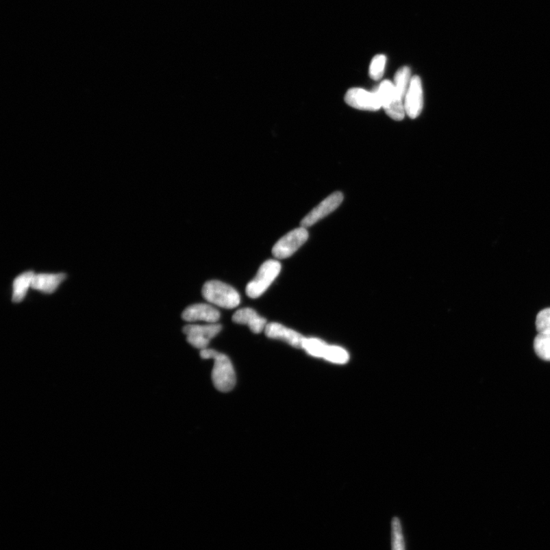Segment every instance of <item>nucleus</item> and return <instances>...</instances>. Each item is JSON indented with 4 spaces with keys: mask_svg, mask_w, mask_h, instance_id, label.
<instances>
[{
    "mask_svg": "<svg viewBox=\"0 0 550 550\" xmlns=\"http://www.w3.org/2000/svg\"><path fill=\"white\" fill-rule=\"evenodd\" d=\"M220 318V311L208 303L190 305L182 314V319L187 322L204 321L216 323Z\"/></svg>",
    "mask_w": 550,
    "mask_h": 550,
    "instance_id": "10",
    "label": "nucleus"
},
{
    "mask_svg": "<svg viewBox=\"0 0 550 550\" xmlns=\"http://www.w3.org/2000/svg\"><path fill=\"white\" fill-rule=\"evenodd\" d=\"M201 356L203 360H214L212 380L215 388L221 392H229L233 390L236 386V376L229 357L208 348L201 351Z\"/></svg>",
    "mask_w": 550,
    "mask_h": 550,
    "instance_id": "1",
    "label": "nucleus"
},
{
    "mask_svg": "<svg viewBox=\"0 0 550 550\" xmlns=\"http://www.w3.org/2000/svg\"><path fill=\"white\" fill-rule=\"evenodd\" d=\"M343 198L344 197L341 192H334V194L325 199L303 218L301 223V227L304 228L312 227L318 221H320L321 218L333 213L334 210L339 208L343 201Z\"/></svg>",
    "mask_w": 550,
    "mask_h": 550,
    "instance_id": "8",
    "label": "nucleus"
},
{
    "mask_svg": "<svg viewBox=\"0 0 550 550\" xmlns=\"http://www.w3.org/2000/svg\"><path fill=\"white\" fill-rule=\"evenodd\" d=\"M387 63V57L384 55H377L372 60L369 67V75L375 81H379L384 75Z\"/></svg>",
    "mask_w": 550,
    "mask_h": 550,
    "instance_id": "19",
    "label": "nucleus"
},
{
    "mask_svg": "<svg viewBox=\"0 0 550 550\" xmlns=\"http://www.w3.org/2000/svg\"><path fill=\"white\" fill-rule=\"evenodd\" d=\"M281 270L279 262L273 260L264 262L253 279L247 284L246 291L248 297L253 299L261 297L280 274Z\"/></svg>",
    "mask_w": 550,
    "mask_h": 550,
    "instance_id": "3",
    "label": "nucleus"
},
{
    "mask_svg": "<svg viewBox=\"0 0 550 550\" xmlns=\"http://www.w3.org/2000/svg\"><path fill=\"white\" fill-rule=\"evenodd\" d=\"M328 347L326 343L320 340L313 339V338H310V339L305 338L303 342V349L306 350L309 354L316 357L324 358Z\"/></svg>",
    "mask_w": 550,
    "mask_h": 550,
    "instance_id": "18",
    "label": "nucleus"
},
{
    "mask_svg": "<svg viewBox=\"0 0 550 550\" xmlns=\"http://www.w3.org/2000/svg\"><path fill=\"white\" fill-rule=\"evenodd\" d=\"M345 101L357 110L377 111L382 107V103L377 92H370L361 88H352L347 91Z\"/></svg>",
    "mask_w": 550,
    "mask_h": 550,
    "instance_id": "7",
    "label": "nucleus"
},
{
    "mask_svg": "<svg viewBox=\"0 0 550 550\" xmlns=\"http://www.w3.org/2000/svg\"><path fill=\"white\" fill-rule=\"evenodd\" d=\"M375 91L387 115L394 121H402L406 114L404 101L396 90L394 83L386 79L381 83Z\"/></svg>",
    "mask_w": 550,
    "mask_h": 550,
    "instance_id": "4",
    "label": "nucleus"
},
{
    "mask_svg": "<svg viewBox=\"0 0 550 550\" xmlns=\"http://www.w3.org/2000/svg\"><path fill=\"white\" fill-rule=\"evenodd\" d=\"M325 359L338 363L347 362L349 355L346 351L336 347H329Z\"/></svg>",
    "mask_w": 550,
    "mask_h": 550,
    "instance_id": "21",
    "label": "nucleus"
},
{
    "mask_svg": "<svg viewBox=\"0 0 550 550\" xmlns=\"http://www.w3.org/2000/svg\"><path fill=\"white\" fill-rule=\"evenodd\" d=\"M412 79V71L407 66H404V67L401 68L396 72L394 85L396 90L403 101L405 99Z\"/></svg>",
    "mask_w": 550,
    "mask_h": 550,
    "instance_id": "15",
    "label": "nucleus"
},
{
    "mask_svg": "<svg viewBox=\"0 0 550 550\" xmlns=\"http://www.w3.org/2000/svg\"><path fill=\"white\" fill-rule=\"evenodd\" d=\"M232 320L236 323L247 325L251 332L261 334L267 326V321L251 308H242L236 311Z\"/></svg>",
    "mask_w": 550,
    "mask_h": 550,
    "instance_id": "12",
    "label": "nucleus"
},
{
    "mask_svg": "<svg viewBox=\"0 0 550 550\" xmlns=\"http://www.w3.org/2000/svg\"><path fill=\"white\" fill-rule=\"evenodd\" d=\"M264 334L270 339L279 340L297 349H303L305 338L295 330L284 327L278 323H270L264 329Z\"/></svg>",
    "mask_w": 550,
    "mask_h": 550,
    "instance_id": "11",
    "label": "nucleus"
},
{
    "mask_svg": "<svg viewBox=\"0 0 550 550\" xmlns=\"http://www.w3.org/2000/svg\"><path fill=\"white\" fill-rule=\"evenodd\" d=\"M34 275L32 271H26L18 275L13 282V302L19 303L24 299L27 290L32 287V278Z\"/></svg>",
    "mask_w": 550,
    "mask_h": 550,
    "instance_id": "14",
    "label": "nucleus"
},
{
    "mask_svg": "<svg viewBox=\"0 0 550 550\" xmlns=\"http://www.w3.org/2000/svg\"><path fill=\"white\" fill-rule=\"evenodd\" d=\"M306 228L300 227L289 232L278 240L273 249V255L277 260H284L294 255L308 240Z\"/></svg>",
    "mask_w": 550,
    "mask_h": 550,
    "instance_id": "5",
    "label": "nucleus"
},
{
    "mask_svg": "<svg viewBox=\"0 0 550 550\" xmlns=\"http://www.w3.org/2000/svg\"><path fill=\"white\" fill-rule=\"evenodd\" d=\"M64 274H38L34 275L32 282V288L42 291L45 294H52L65 279Z\"/></svg>",
    "mask_w": 550,
    "mask_h": 550,
    "instance_id": "13",
    "label": "nucleus"
},
{
    "mask_svg": "<svg viewBox=\"0 0 550 550\" xmlns=\"http://www.w3.org/2000/svg\"><path fill=\"white\" fill-rule=\"evenodd\" d=\"M536 327L539 333H550V308L540 311L536 317Z\"/></svg>",
    "mask_w": 550,
    "mask_h": 550,
    "instance_id": "20",
    "label": "nucleus"
},
{
    "mask_svg": "<svg viewBox=\"0 0 550 550\" xmlns=\"http://www.w3.org/2000/svg\"><path fill=\"white\" fill-rule=\"evenodd\" d=\"M222 326L218 323L190 324L183 328L184 334L187 335L188 343L201 350L207 349L210 340L220 334Z\"/></svg>",
    "mask_w": 550,
    "mask_h": 550,
    "instance_id": "6",
    "label": "nucleus"
},
{
    "mask_svg": "<svg viewBox=\"0 0 550 550\" xmlns=\"http://www.w3.org/2000/svg\"><path fill=\"white\" fill-rule=\"evenodd\" d=\"M202 295L211 304L226 309L236 308L241 301L240 293L234 288L216 280L205 283Z\"/></svg>",
    "mask_w": 550,
    "mask_h": 550,
    "instance_id": "2",
    "label": "nucleus"
},
{
    "mask_svg": "<svg viewBox=\"0 0 550 550\" xmlns=\"http://www.w3.org/2000/svg\"><path fill=\"white\" fill-rule=\"evenodd\" d=\"M423 107V92L421 79L418 76H414L404 99V108L406 114L410 118H416L421 114Z\"/></svg>",
    "mask_w": 550,
    "mask_h": 550,
    "instance_id": "9",
    "label": "nucleus"
},
{
    "mask_svg": "<svg viewBox=\"0 0 550 550\" xmlns=\"http://www.w3.org/2000/svg\"><path fill=\"white\" fill-rule=\"evenodd\" d=\"M392 550H406L405 539L401 520L394 518L392 521Z\"/></svg>",
    "mask_w": 550,
    "mask_h": 550,
    "instance_id": "17",
    "label": "nucleus"
},
{
    "mask_svg": "<svg viewBox=\"0 0 550 550\" xmlns=\"http://www.w3.org/2000/svg\"><path fill=\"white\" fill-rule=\"evenodd\" d=\"M534 347L541 360L550 362V333H539L535 338Z\"/></svg>",
    "mask_w": 550,
    "mask_h": 550,
    "instance_id": "16",
    "label": "nucleus"
}]
</instances>
